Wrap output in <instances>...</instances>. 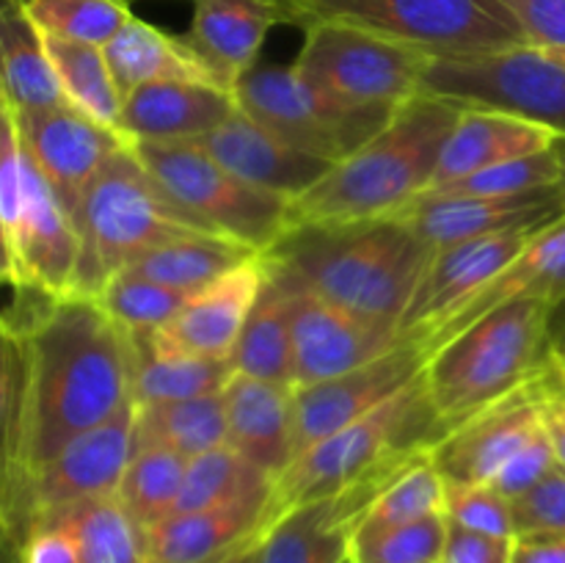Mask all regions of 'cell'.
I'll return each mask as SVG.
<instances>
[{
	"label": "cell",
	"instance_id": "d6a6232c",
	"mask_svg": "<svg viewBox=\"0 0 565 563\" xmlns=\"http://www.w3.org/2000/svg\"><path fill=\"white\" fill-rule=\"evenodd\" d=\"M226 445L224 390L185 401L136 406V450L163 447L193 458Z\"/></svg>",
	"mask_w": 565,
	"mask_h": 563
},
{
	"label": "cell",
	"instance_id": "603a6c76",
	"mask_svg": "<svg viewBox=\"0 0 565 563\" xmlns=\"http://www.w3.org/2000/svg\"><path fill=\"white\" fill-rule=\"evenodd\" d=\"M235 92L204 83H143L125 94L116 132L136 141H196L237 114Z\"/></svg>",
	"mask_w": 565,
	"mask_h": 563
},
{
	"label": "cell",
	"instance_id": "74e56055",
	"mask_svg": "<svg viewBox=\"0 0 565 563\" xmlns=\"http://www.w3.org/2000/svg\"><path fill=\"white\" fill-rule=\"evenodd\" d=\"M185 456L163 450V447L132 453L116 497L138 528L149 530L174 513L182 480H185Z\"/></svg>",
	"mask_w": 565,
	"mask_h": 563
},
{
	"label": "cell",
	"instance_id": "83f0119b",
	"mask_svg": "<svg viewBox=\"0 0 565 563\" xmlns=\"http://www.w3.org/2000/svg\"><path fill=\"white\" fill-rule=\"evenodd\" d=\"M105 59L116 77L121 94L143 86V83H204L235 92L202 55L193 50L185 36L166 33L163 28L132 14L127 25L105 44Z\"/></svg>",
	"mask_w": 565,
	"mask_h": 563
},
{
	"label": "cell",
	"instance_id": "836d02e7",
	"mask_svg": "<svg viewBox=\"0 0 565 563\" xmlns=\"http://www.w3.org/2000/svg\"><path fill=\"white\" fill-rule=\"evenodd\" d=\"M254 254L263 252H254V248L243 246L232 237L191 235L141 254L121 274L141 276V279L158 282V285L174 287V290L193 296L196 290L207 287L210 282L246 263Z\"/></svg>",
	"mask_w": 565,
	"mask_h": 563
},
{
	"label": "cell",
	"instance_id": "e7e4bbea",
	"mask_svg": "<svg viewBox=\"0 0 565 563\" xmlns=\"http://www.w3.org/2000/svg\"><path fill=\"white\" fill-rule=\"evenodd\" d=\"M0 329H3V312H0Z\"/></svg>",
	"mask_w": 565,
	"mask_h": 563
},
{
	"label": "cell",
	"instance_id": "2e32d148",
	"mask_svg": "<svg viewBox=\"0 0 565 563\" xmlns=\"http://www.w3.org/2000/svg\"><path fill=\"white\" fill-rule=\"evenodd\" d=\"M430 353L423 342L401 340L373 362L353 368L334 379L296 390V450L315 445L323 436L345 428L390 397L417 384ZM296 453V456H298Z\"/></svg>",
	"mask_w": 565,
	"mask_h": 563
},
{
	"label": "cell",
	"instance_id": "4dcf8cb0",
	"mask_svg": "<svg viewBox=\"0 0 565 563\" xmlns=\"http://www.w3.org/2000/svg\"><path fill=\"white\" fill-rule=\"evenodd\" d=\"M36 528L64 530L75 541L83 563H149L143 530L116 495L72 502L39 519L31 530Z\"/></svg>",
	"mask_w": 565,
	"mask_h": 563
},
{
	"label": "cell",
	"instance_id": "03108f58",
	"mask_svg": "<svg viewBox=\"0 0 565 563\" xmlns=\"http://www.w3.org/2000/svg\"><path fill=\"white\" fill-rule=\"evenodd\" d=\"M130 3H132V0H130Z\"/></svg>",
	"mask_w": 565,
	"mask_h": 563
},
{
	"label": "cell",
	"instance_id": "3957f363",
	"mask_svg": "<svg viewBox=\"0 0 565 563\" xmlns=\"http://www.w3.org/2000/svg\"><path fill=\"white\" fill-rule=\"evenodd\" d=\"M263 254L279 285L392 323H401L434 257L397 219L337 230H290Z\"/></svg>",
	"mask_w": 565,
	"mask_h": 563
},
{
	"label": "cell",
	"instance_id": "e0dca14e",
	"mask_svg": "<svg viewBox=\"0 0 565 563\" xmlns=\"http://www.w3.org/2000/svg\"><path fill=\"white\" fill-rule=\"evenodd\" d=\"M11 248V285L64 298L72 293L81 254L75 221L58 202L55 191L31 155L22 149V199Z\"/></svg>",
	"mask_w": 565,
	"mask_h": 563
},
{
	"label": "cell",
	"instance_id": "681fc988",
	"mask_svg": "<svg viewBox=\"0 0 565 563\" xmlns=\"http://www.w3.org/2000/svg\"><path fill=\"white\" fill-rule=\"evenodd\" d=\"M513 539L483 535L450 524L441 563H511Z\"/></svg>",
	"mask_w": 565,
	"mask_h": 563
},
{
	"label": "cell",
	"instance_id": "d4e9b609",
	"mask_svg": "<svg viewBox=\"0 0 565 563\" xmlns=\"http://www.w3.org/2000/svg\"><path fill=\"white\" fill-rule=\"evenodd\" d=\"M516 298L544 301L552 309L565 304V215L541 226L533 241L522 248V254L489 287H483L467 307L458 309L434 337L423 342L425 351L434 353L458 331L483 318L489 309L516 301Z\"/></svg>",
	"mask_w": 565,
	"mask_h": 563
},
{
	"label": "cell",
	"instance_id": "d590c367",
	"mask_svg": "<svg viewBox=\"0 0 565 563\" xmlns=\"http://www.w3.org/2000/svg\"><path fill=\"white\" fill-rule=\"evenodd\" d=\"M130 397L136 406L185 401V397L221 392L235 375L232 359L188 357V353H154L132 342Z\"/></svg>",
	"mask_w": 565,
	"mask_h": 563
},
{
	"label": "cell",
	"instance_id": "f1b7e54d",
	"mask_svg": "<svg viewBox=\"0 0 565 563\" xmlns=\"http://www.w3.org/2000/svg\"><path fill=\"white\" fill-rule=\"evenodd\" d=\"M274 25L279 20L265 0H193L185 39L235 88L257 64L259 47Z\"/></svg>",
	"mask_w": 565,
	"mask_h": 563
},
{
	"label": "cell",
	"instance_id": "4fadbf2b",
	"mask_svg": "<svg viewBox=\"0 0 565 563\" xmlns=\"http://www.w3.org/2000/svg\"><path fill=\"white\" fill-rule=\"evenodd\" d=\"M541 226L544 224L519 226L434 252L397 323L401 340L425 342L434 337L458 309L467 307L522 254Z\"/></svg>",
	"mask_w": 565,
	"mask_h": 563
},
{
	"label": "cell",
	"instance_id": "bcb514c9",
	"mask_svg": "<svg viewBox=\"0 0 565 563\" xmlns=\"http://www.w3.org/2000/svg\"><path fill=\"white\" fill-rule=\"evenodd\" d=\"M17 370H20V353H17L14 337L0 329V519H3L6 511V497H9L11 484V458H14Z\"/></svg>",
	"mask_w": 565,
	"mask_h": 563
},
{
	"label": "cell",
	"instance_id": "52a82bcc",
	"mask_svg": "<svg viewBox=\"0 0 565 563\" xmlns=\"http://www.w3.org/2000/svg\"><path fill=\"white\" fill-rule=\"evenodd\" d=\"M434 445V419L425 401L423 379L375 406L345 428L303 447L290 467L274 480V519L307 502L337 497L375 467L408 447Z\"/></svg>",
	"mask_w": 565,
	"mask_h": 563
},
{
	"label": "cell",
	"instance_id": "b9f144b4",
	"mask_svg": "<svg viewBox=\"0 0 565 563\" xmlns=\"http://www.w3.org/2000/svg\"><path fill=\"white\" fill-rule=\"evenodd\" d=\"M447 530L450 522L445 513L395 528L356 530L351 535V557L356 563H441Z\"/></svg>",
	"mask_w": 565,
	"mask_h": 563
},
{
	"label": "cell",
	"instance_id": "94428289",
	"mask_svg": "<svg viewBox=\"0 0 565 563\" xmlns=\"http://www.w3.org/2000/svg\"><path fill=\"white\" fill-rule=\"evenodd\" d=\"M6 3H25V0H0V6H6Z\"/></svg>",
	"mask_w": 565,
	"mask_h": 563
},
{
	"label": "cell",
	"instance_id": "8d00e7d4",
	"mask_svg": "<svg viewBox=\"0 0 565 563\" xmlns=\"http://www.w3.org/2000/svg\"><path fill=\"white\" fill-rule=\"evenodd\" d=\"M270 491H274V480L263 469L246 461L230 445H221L202 453V456L188 458L185 480H182L174 513L230 506V502L270 495Z\"/></svg>",
	"mask_w": 565,
	"mask_h": 563
},
{
	"label": "cell",
	"instance_id": "1f68e13d",
	"mask_svg": "<svg viewBox=\"0 0 565 563\" xmlns=\"http://www.w3.org/2000/svg\"><path fill=\"white\" fill-rule=\"evenodd\" d=\"M292 304L296 293L270 276L230 357L235 373L292 386Z\"/></svg>",
	"mask_w": 565,
	"mask_h": 563
},
{
	"label": "cell",
	"instance_id": "44dd1931",
	"mask_svg": "<svg viewBox=\"0 0 565 563\" xmlns=\"http://www.w3.org/2000/svg\"><path fill=\"white\" fill-rule=\"evenodd\" d=\"M563 208L555 188L516 196H441L419 193L412 204L395 215L403 226L414 232L430 252L519 230V226L546 224L561 219Z\"/></svg>",
	"mask_w": 565,
	"mask_h": 563
},
{
	"label": "cell",
	"instance_id": "9a60e30c",
	"mask_svg": "<svg viewBox=\"0 0 565 563\" xmlns=\"http://www.w3.org/2000/svg\"><path fill=\"white\" fill-rule=\"evenodd\" d=\"M268 279V259L265 254H254L230 274L193 293L169 323L149 334H132L130 340L154 353L230 359Z\"/></svg>",
	"mask_w": 565,
	"mask_h": 563
},
{
	"label": "cell",
	"instance_id": "d6986e66",
	"mask_svg": "<svg viewBox=\"0 0 565 563\" xmlns=\"http://www.w3.org/2000/svg\"><path fill=\"white\" fill-rule=\"evenodd\" d=\"M22 149L50 182L58 202L75 221L83 196L105 160L125 147V138L110 127L88 119L70 103L44 110H14Z\"/></svg>",
	"mask_w": 565,
	"mask_h": 563
},
{
	"label": "cell",
	"instance_id": "f907efd6",
	"mask_svg": "<svg viewBox=\"0 0 565 563\" xmlns=\"http://www.w3.org/2000/svg\"><path fill=\"white\" fill-rule=\"evenodd\" d=\"M22 563H83L75 541L55 528H36L22 541Z\"/></svg>",
	"mask_w": 565,
	"mask_h": 563
},
{
	"label": "cell",
	"instance_id": "f35d334b",
	"mask_svg": "<svg viewBox=\"0 0 565 563\" xmlns=\"http://www.w3.org/2000/svg\"><path fill=\"white\" fill-rule=\"evenodd\" d=\"M447 480L430 461V450L419 453L408 467H403L384 489L379 491L367 511L359 517L356 530H381L395 524L417 522L430 513H445Z\"/></svg>",
	"mask_w": 565,
	"mask_h": 563
},
{
	"label": "cell",
	"instance_id": "30bf717a",
	"mask_svg": "<svg viewBox=\"0 0 565 563\" xmlns=\"http://www.w3.org/2000/svg\"><path fill=\"white\" fill-rule=\"evenodd\" d=\"M419 94L522 116L565 136V61L550 50L522 44L469 59H434Z\"/></svg>",
	"mask_w": 565,
	"mask_h": 563
},
{
	"label": "cell",
	"instance_id": "277c9868",
	"mask_svg": "<svg viewBox=\"0 0 565 563\" xmlns=\"http://www.w3.org/2000/svg\"><path fill=\"white\" fill-rule=\"evenodd\" d=\"M550 304L516 298L489 309L430 353L423 390L434 419V445L539 373L550 357Z\"/></svg>",
	"mask_w": 565,
	"mask_h": 563
},
{
	"label": "cell",
	"instance_id": "ffe728a7",
	"mask_svg": "<svg viewBox=\"0 0 565 563\" xmlns=\"http://www.w3.org/2000/svg\"><path fill=\"white\" fill-rule=\"evenodd\" d=\"M401 469L403 461L390 458L342 495L276 517L263 533L259 563H342L351 555V535L359 517Z\"/></svg>",
	"mask_w": 565,
	"mask_h": 563
},
{
	"label": "cell",
	"instance_id": "4316f807",
	"mask_svg": "<svg viewBox=\"0 0 565 563\" xmlns=\"http://www.w3.org/2000/svg\"><path fill=\"white\" fill-rule=\"evenodd\" d=\"M555 141L557 132L539 121L491 108H463L441 149L428 191L489 169V166L544 152V149H552Z\"/></svg>",
	"mask_w": 565,
	"mask_h": 563
},
{
	"label": "cell",
	"instance_id": "8fae6325",
	"mask_svg": "<svg viewBox=\"0 0 565 563\" xmlns=\"http://www.w3.org/2000/svg\"><path fill=\"white\" fill-rule=\"evenodd\" d=\"M430 55L342 22L307 28L296 70L326 92L359 105L401 108L419 97Z\"/></svg>",
	"mask_w": 565,
	"mask_h": 563
},
{
	"label": "cell",
	"instance_id": "6125c7cd",
	"mask_svg": "<svg viewBox=\"0 0 565 563\" xmlns=\"http://www.w3.org/2000/svg\"><path fill=\"white\" fill-rule=\"evenodd\" d=\"M6 282H9V279H6V274H3V270H0V285H6Z\"/></svg>",
	"mask_w": 565,
	"mask_h": 563
},
{
	"label": "cell",
	"instance_id": "7a4b0ae2",
	"mask_svg": "<svg viewBox=\"0 0 565 563\" xmlns=\"http://www.w3.org/2000/svg\"><path fill=\"white\" fill-rule=\"evenodd\" d=\"M461 110V105L425 94L401 105L379 136L292 199L290 230H337L395 219L428 191Z\"/></svg>",
	"mask_w": 565,
	"mask_h": 563
},
{
	"label": "cell",
	"instance_id": "11a10c76",
	"mask_svg": "<svg viewBox=\"0 0 565 563\" xmlns=\"http://www.w3.org/2000/svg\"><path fill=\"white\" fill-rule=\"evenodd\" d=\"M0 563H22V535L0 519Z\"/></svg>",
	"mask_w": 565,
	"mask_h": 563
},
{
	"label": "cell",
	"instance_id": "9c48e42d",
	"mask_svg": "<svg viewBox=\"0 0 565 563\" xmlns=\"http://www.w3.org/2000/svg\"><path fill=\"white\" fill-rule=\"evenodd\" d=\"M149 174L185 210L254 252H268L290 232V199L241 180L193 141L130 144Z\"/></svg>",
	"mask_w": 565,
	"mask_h": 563
},
{
	"label": "cell",
	"instance_id": "5bb4252c",
	"mask_svg": "<svg viewBox=\"0 0 565 563\" xmlns=\"http://www.w3.org/2000/svg\"><path fill=\"white\" fill-rule=\"evenodd\" d=\"M544 364L527 384L463 419L430 447V461L441 478L450 484H491L544 428V406L550 401Z\"/></svg>",
	"mask_w": 565,
	"mask_h": 563
},
{
	"label": "cell",
	"instance_id": "db71d44e",
	"mask_svg": "<svg viewBox=\"0 0 565 563\" xmlns=\"http://www.w3.org/2000/svg\"><path fill=\"white\" fill-rule=\"evenodd\" d=\"M544 425L550 431V439L555 445L557 464L565 469V414L557 412V408L544 406Z\"/></svg>",
	"mask_w": 565,
	"mask_h": 563
},
{
	"label": "cell",
	"instance_id": "680465c9",
	"mask_svg": "<svg viewBox=\"0 0 565 563\" xmlns=\"http://www.w3.org/2000/svg\"><path fill=\"white\" fill-rule=\"evenodd\" d=\"M0 270H3L6 279L11 282V252H9V241H6L3 219H0Z\"/></svg>",
	"mask_w": 565,
	"mask_h": 563
},
{
	"label": "cell",
	"instance_id": "8992f818",
	"mask_svg": "<svg viewBox=\"0 0 565 563\" xmlns=\"http://www.w3.org/2000/svg\"><path fill=\"white\" fill-rule=\"evenodd\" d=\"M285 25L342 22L430 59H469L527 44L502 0H265Z\"/></svg>",
	"mask_w": 565,
	"mask_h": 563
},
{
	"label": "cell",
	"instance_id": "9f6ffc18",
	"mask_svg": "<svg viewBox=\"0 0 565 563\" xmlns=\"http://www.w3.org/2000/svg\"><path fill=\"white\" fill-rule=\"evenodd\" d=\"M550 351L555 353V357L561 359V362H565V304H563V307L552 309Z\"/></svg>",
	"mask_w": 565,
	"mask_h": 563
},
{
	"label": "cell",
	"instance_id": "e575fe53",
	"mask_svg": "<svg viewBox=\"0 0 565 563\" xmlns=\"http://www.w3.org/2000/svg\"><path fill=\"white\" fill-rule=\"evenodd\" d=\"M44 47H47L50 64H53L66 103L86 114L88 119L116 130L125 94L116 86L105 50L55 36H44Z\"/></svg>",
	"mask_w": 565,
	"mask_h": 563
},
{
	"label": "cell",
	"instance_id": "7402d4cb",
	"mask_svg": "<svg viewBox=\"0 0 565 563\" xmlns=\"http://www.w3.org/2000/svg\"><path fill=\"white\" fill-rule=\"evenodd\" d=\"M193 144L204 149L213 160H218L224 169L237 174L241 180L263 188V191L279 193L285 199L301 196L303 191L323 180L331 171V160L315 158L301 152L292 144L281 141L263 125L243 114H237L221 127H215L207 136L196 138Z\"/></svg>",
	"mask_w": 565,
	"mask_h": 563
},
{
	"label": "cell",
	"instance_id": "6da1fadb",
	"mask_svg": "<svg viewBox=\"0 0 565 563\" xmlns=\"http://www.w3.org/2000/svg\"><path fill=\"white\" fill-rule=\"evenodd\" d=\"M3 329L20 353L9 506L61 447L130 401L136 353L130 334L86 296L17 290Z\"/></svg>",
	"mask_w": 565,
	"mask_h": 563
},
{
	"label": "cell",
	"instance_id": "816d5d0a",
	"mask_svg": "<svg viewBox=\"0 0 565 563\" xmlns=\"http://www.w3.org/2000/svg\"><path fill=\"white\" fill-rule=\"evenodd\" d=\"M511 563H565V535H516Z\"/></svg>",
	"mask_w": 565,
	"mask_h": 563
},
{
	"label": "cell",
	"instance_id": "f546056e",
	"mask_svg": "<svg viewBox=\"0 0 565 563\" xmlns=\"http://www.w3.org/2000/svg\"><path fill=\"white\" fill-rule=\"evenodd\" d=\"M0 94L14 110H44L66 105L44 36L22 3L0 6Z\"/></svg>",
	"mask_w": 565,
	"mask_h": 563
},
{
	"label": "cell",
	"instance_id": "ee69618b",
	"mask_svg": "<svg viewBox=\"0 0 565 563\" xmlns=\"http://www.w3.org/2000/svg\"><path fill=\"white\" fill-rule=\"evenodd\" d=\"M445 517L450 524L483 535L516 539L513 508L491 484H450L445 489Z\"/></svg>",
	"mask_w": 565,
	"mask_h": 563
},
{
	"label": "cell",
	"instance_id": "484cf974",
	"mask_svg": "<svg viewBox=\"0 0 565 563\" xmlns=\"http://www.w3.org/2000/svg\"><path fill=\"white\" fill-rule=\"evenodd\" d=\"M274 495V491H270ZM270 495L248 497L204 511L171 513L143 530L149 563H207L274 522Z\"/></svg>",
	"mask_w": 565,
	"mask_h": 563
},
{
	"label": "cell",
	"instance_id": "be15d7a7",
	"mask_svg": "<svg viewBox=\"0 0 565 563\" xmlns=\"http://www.w3.org/2000/svg\"><path fill=\"white\" fill-rule=\"evenodd\" d=\"M342 563H356V561H353V557H351V555H348V557H345V561H342Z\"/></svg>",
	"mask_w": 565,
	"mask_h": 563
},
{
	"label": "cell",
	"instance_id": "91938a15",
	"mask_svg": "<svg viewBox=\"0 0 565 563\" xmlns=\"http://www.w3.org/2000/svg\"><path fill=\"white\" fill-rule=\"evenodd\" d=\"M550 53H555V55H557V59H561V61H565V50H550Z\"/></svg>",
	"mask_w": 565,
	"mask_h": 563
},
{
	"label": "cell",
	"instance_id": "f6af8a7d",
	"mask_svg": "<svg viewBox=\"0 0 565 563\" xmlns=\"http://www.w3.org/2000/svg\"><path fill=\"white\" fill-rule=\"evenodd\" d=\"M516 535H565V469L557 464L544 480L511 500Z\"/></svg>",
	"mask_w": 565,
	"mask_h": 563
},
{
	"label": "cell",
	"instance_id": "ac0fdd59",
	"mask_svg": "<svg viewBox=\"0 0 565 563\" xmlns=\"http://www.w3.org/2000/svg\"><path fill=\"white\" fill-rule=\"evenodd\" d=\"M296 293L292 304V386H309L373 362L401 342L392 320L367 318L323 301L312 293Z\"/></svg>",
	"mask_w": 565,
	"mask_h": 563
},
{
	"label": "cell",
	"instance_id": "ab89813d",
	"mask_svg": "<svg viewBox=\"0 0 565 563\" xmlns=\"http://www.w3.org/2000/svg\"><path fill=\"white\" fill-rule=\"evenodd\" d=\"M25 14L44 36L105 47L132 17L130 0H25Z\"/></svg>",
	"mask_w": 565,
	"mask_h": 563
},
{
	"label": "cell",
	"instance_id": "6f0895ef",
	"mask_svg": "<svg viewBox=\"0 0 565 563\" xmlns=\"http://www.w3.org/2000/svg\"><path fill=\"white\" fill-rule=\"evenodd\" d=\"M555 155H557V163H561V180H557L555 191H557V199H561V208L565 213V136H557L555 141Z\"/></svg>",
	"mask_w": 565,
	"mask_h": 563
},
{
	"label": "cell",
	"instance_id": "7bdbcfd3",
	"mask_svg": "<svg viewBox=\"0 0 565 563\" xmlns=\"http://www.w3.org/2000/svg\"><path fill=\"white\" fill-rule=\"evenodd\" d=\"M557 180H561V163H557L555 149H544V152L489 166V169H480L475 174L461 177V180L447 182V185L430 188L425 193H441V196H516V193L555 188Z\"/></svg>",
	"mask_w": 565,
	"mask_h": 563
},
{
	"label": "cell",
	"instance_id": "7dc6e473",
	"mask_svg": "<svg viewBox=\"0 0 565 563\" xmlns=\"http://www.w3.org/2000/svg\"><path fill=\"white\" fill-rule=\"evenodd\" d=\"M555 467H557L555 445H552L550 431H546L544 425V428H541L539 434H535L533 439H530L527 445H524L522 450H519L516 456L500 469V475L491 480V486H494L502 497H508V500H516V497H522L524 491L533 489L539 480H544L546 472Z\"/></svg>",
	"mask_w": 565,
	"mask_h": 563
},
{
	"label": "cell",
	"instance_id": "60d3db41",
	"mask_svg": "<svg viewBox=\"0 0 565 563\" xmlns=\"http://www.w3.org/2000/svg\"><path fill=\"white\" fill-rule=\"evenodd\" d=\"M188 293L174 287L158 285V282L141 279L132 274H119L94 296V301L105 309L116 326L127 334H149L169 323L188 301Z\"/></svg>",
	"mask_w": 565,
	"mask_h": 563
},
{
	"label": "cell",
	"instance_id": "f5cc1de1",
	"mask_svg": "<svg viewBox=\"0 0 565 563\" xmlns=\"http://www.w3.org/2000/svg\"><path fill=\"white\" fill-rule=\"evenodd\" d=\"M263 533L265 530L248 535V539H243L241 544L230 546V550L221 552L218 557H213V561L207 563H259V544H263Z\"/></svg>",
	"mask_w": 565,
	"mask_h": 563
},
{
	"label": "cell",
	"instance_id": "7c38bea8",
	"mask_svg": "<svg viewBox=\"0 0 565 563\" xmlns=\"http://www.w3.org/2000/svg\"><path fill=\"white\" fill-rule=\"evenodd\" d=\"M136 453V403L130 401L61 447L33 478H28L11 495L3 519L22 535L47 513L61 511L81 500L114 497L119 491L125 469Z\"/></svg>",
	"mask_w": 565,
	"mask_h": 563
},
{
	"label": "cell",
	"instance_id": "cb8c5ba5",
	"mask_svg": "<svg viewBox=\"0 0 565 563\" xmlns=\"http://www.w3.org/2000/svg\"><path fill=\"white\" fill-rule=\"evenodd\" d=\"M226 445L279 478L296 458V386L235 373L224 386Z\"/></svg>",
	"mask_w": 565,
	"mask_h": 563
},
{
	"label": "cell",
	"instance_id": "5b68a950",
	"mask_svg": "<svg viewBox=\"0 0 565 563\" xmlns=\"http://www.w3.org/2000/svg\"><path fill=\"white\" fill-rule=\"evenodd\" d=\"M81 237L70 296L94 298L141 254L191 235H218L182 208L138 160L130 144L116 149L83 196L75 215Z\"/></svg>",
	"mask_w": 565,
	"mask_h": 563
},
{
	"label": "cell",
	"instance_id": "ba28073f",
	"mask_svg": "<svg viewBox=\"0 0 565 563\" xmlns=\"http://www.w3.org/2000/svg\"><path fill=\"white\" fill-rule=\"evenodd\" d=\"M237 105L257 125L301 152L340 163L379 136L392 108L359 105L326 92L296 66L254 64L235 86Z\"/></svg>",
	"mask_w": 565,
	"mask_h": 563
},
{
	"label": "cell",
	"instance_id": "c3c4849f",
	"mask_svg": "<svg viewBox=\"0 0 565 563\" xmlns=\"http://www.w3.org/2000/svg\"><path fill=\"white\" fill-rule=\"evenodd\" d=\"M530 47L565 50V0H502Z\"/></svg>",
	"mask_w": 565,
	"mask_h": 563
}]
</instances>
